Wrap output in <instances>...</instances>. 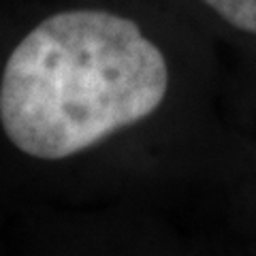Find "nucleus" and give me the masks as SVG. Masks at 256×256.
Here are the masks:
<instances>
[{"label": "nucleus", "instance_id": "nucleus-1", "mask_svg": "<svg viewBox=\"0 0 256 256\" xmlns=\"http://www.w3.org/2000/svg\"><path fill=\"white\" fill-rule=\"evenodd\" d=\"M166 88L164 56L132 20L62 11L11 52L0 82V122L24 154L62 160L152 116Z\"/></svg>", "mask_w": 256, "mask_h": 256}, {"label": "nucleus", "instance_id": "nucleus-2", "mask_svg": "<svg viewBox=\"0 0 256 256\" xmlns=\"http://www.w3.org/2000/svg\"><path fill=\"white\" fill-rule=\"evenodd\" d=\"M237 30L256 34V0H203Z\"/></svg>", "mask_w": 256, "mask_h": 256}]
</instances>
